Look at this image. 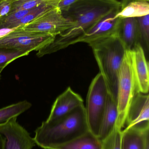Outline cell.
<instances>
[{
	"mask_svg": "<svg viewBox=\"0 0 149 149\" xmlns=\"http://www.w3.org/2000/svg\"><path fill=\"white\" fill-rule=\"evenodd\" d=\"M17 120L15 117L0 126L2 149H33L36 145L34 138Z\"/></svg>",
	"mask_w": 149,
	"mask_h": 149,
	"instance_id": "cell-8",
	"label": "cell"
},
{
	"mask_svg": "<svg viewBox=\"0 0 149 149\" xmlns=\"http://www.w3.org/2000/svg\"><path fill=\"white\" fill-rule=\"evenodd\" d=\"M120 10L113 11L99 21L84 35L76 39L73 44L79 42L89 44L97 40L119 36L121 18L115 17Z\"/></svg>",
	"mask_w": 149,
	"mask_h": 149,
	"instance_id": "cell-9",
	"label": "cell"
},
{
	"mask_svg": "<svg viewBox=\"0 0 149 149\" xmlns=\"http://www.w3.org/2000/svg\"><path fill=\"white\" fill-rule=\"evenodd\" d=\"M108 91L106 81L99 72L93 79L89 86L85 107L88 129L98 137Z\"/></svg>",
	"mask_w": 149,
	"mask_h": 149,
	"instance_id": "cell-5",
	"label": "cell"
},
{
	"mask_svg": "<svg viewBox=\"0 0 149 149\" xmlns=\"http://www.w3.org/2000/svg\"><path fill=\"white\" fill-rule=\"evenodd\" d=\"M5 66H0V80H1V74L3 70V69L5 68Z\"/></svg>",
	"mask_w": 149,
	"mask_h": 149,
	"instance_id": "cell-26",
	"label": "cell"
},
{
	"mask_svg": "<svg viewBox=\"0 0 149 149\" xmlns=\"http://www.w3.org/2000/svg\"><path fill=\"white\" fill-rule=\"evenodd\" d=\"M11 3L10 0H4L0 2V17L8 14L10 11Z\"/></svg>",
	"mask_w": 149,
	"mask_h": 149,
	"instance_id": "cell-25",
	"label": "cell"
},
{
	"mask_svg": "<svg viewBox=\"0 0 149 149\" xmlns=\"http://www.w3.org/2000/svg\"><path fill=\"white\" fill-rule=\"evenodd\" d=\"M149 124V95L136 92L129 107L125 128Z\"/></svg>",
	"mask_w": 149,
	"mask_h": 149,
	"instance_id": "cell-12",
	"label": "cell"
},
{
	"mask_svg": "<svg viewBox=\"0 0 149 149\" xmlns=\"http://www.w3.org/2000/svg\"><path fill=\"white\" fill-rule=\"evenodd\" d=\"M74 25V23L65 17L57 7L46 11L32 22L22 27L25 30L57 36Z\"/></svg>",
	"mask_w": 149,
	"mask_h": 149,
	"instance_id": "cell-7",
	"label": "cell"
},
{
	"mask_svg": "<svg viewBox=\"0 0 149 149\" xmlns=\"http://www.w3.org/2000/svg\"><path fill=\"white\" fill-rule=\"evenodd\" d=\"M149 140V124L125 128L122 130L121 149H144Z\"/></svg>",
	"mask_w": 149,
	"mask_h": 149,
	"instance_id": "cell-13",
	"label": "cell"
},
{
	"mask_svg": "<svg viewBox=\"0 0 149 149\" xmlns=\"http://www.w3.org/2000/svg\"><path fill=\"white\" fill-rule=\"evenodd\" d=\"M49 149H101V141L88 130L68 142Z\"/></svg>",
	"mask_w": 149,
	"mask_h": 149,
	"instance_id": "cell-17",
	"label": "cell"
},
{
	"mask_svg": "<svg viewBox=\"0 0 149 149\" xmlns=\"http://www.w3.org/2000/svg\"><path fill=\"white\" fill-rule=\"evenodd\" d=\"M79 0H61L58 4L57 7L62 13L68 11L72 5Z\"/></svg>",
	"mask_w": 149,
	"mask_h": 149,
	"instance_id": "cell-24",
	"label": "cell"
},
{
	"mask_svg": "<svg viewBox=\"0 0 149 149\" xmlns=\"http://www.w3.org/2000/svg\"><path fill=\"white\" fill-rule=\"evenodd\" d=\"M136 92L131 50H127L119 72L116 96L118 116L115 125L122 130L125 127L127 114Z\"/></svg>",
	"mask_w": 149,
	"mask_h": 149,
	"instance_id": "cell-4",
	"label": "cell"
},
{
	"mask_svg": "<svg viewBox=\"0 0 149 149\" xmlns=\"http://www.w3.org/2000/svg\"><path fill=\"white\" fill-rule=\"evenodd\" d=\"M119 36L127 50H131L141 43L138 21L136 17H128L121 20Z\"/></svg>",
	"mask_w": 149,
	"mask_h": 149,
	"instance_id": "cell-14",
	"label": "cell"
},
{
	"mask_svg": "<svg viewBox=\"0 0 149 149\" xmlns=\"http://www.w3.org/2000/svg\"><path fill=\"white\" fill-rule=\"evenodd\" d=\"M29 52L0 48V66H7L17 58L27 56Z\"/></svg>",
	"mask_w": 149,
	"mask_h": 149,
	"instance_id": "cell-22",
	"label": "cell"
},
{
	"mask_svg": "<svg viewBox=\"0 0 149 149\" xmlns=\"http://www.w3.org/2000/svg\"><path fill=\"white\" fill-rule=\"evenodd\" d=\"M83 104L84 100L80 95L68 87L55 100L50 115L45 121L47 123L55 121Z\"/></svg>",
	"mask_w": 149,
	"mask_h": 149,
	"instance_id": "cell-11",
	"label": "cell"
},
{
	"mask_svg": "<svg viewBox=\"0 0 149 149\" xmlns=\"http://www.w3.org/2000/svg\"><path fill=\"white\" fill-rule=\"evenodd\" d=\"M122 130L115 125L111 133L101 141V149H121Z\"/></svg>",
	"mask_w": 149,
	"mask_h": 149,
	"instance_id": "cell-20",
	"label": "cell"
},
{
	"mask_svg": "<svg viewBox=\"0 0 149 149\" xmlns=\"http://www.w3.org/2000/svg\"><path fill=\"white\" fill-rule=\"evenodd\" d=\"M120 8V2L117 0H79L68 11L62 13L74 23V26L56 36L50 44L38 51L37 56L42 57L72 45L76 39L99 21Z\"/></svg>",
	"mask_w": 149,
	"mask_h": 149,
	"instance_id": "cell-1",
	"label": "cell"
},
{
	"mask_svg": "<svg viewBox=\"0 0 149 149\" xmlns=\"http://www.w3.org/2000/svg\"><path fill=\"white\" fill-rule=\"evenodd\" d=\"M139 25L141 44L149 49V14L136 17Z\"/></svg>",
	"mask_w": 149,
	"mask_h": 149,
	"instance_id": "cell-23",
	"label": "cell"
},
{
	"mask_svg": "<svg viewBox=\"0 0 149 149\" xmlns=\"http://www.w3.org/2000/svg\"><path fill=\"white\" fill-rule=\"evenodd\" d=\"M4 1V0H0V2H1L2 1Z\"/></svg>",
	"mask_w": 149,
	"mask_h": 149,
	"instance_id": "cell-28",
	"label": "cell"
},
{
	"mask_svg": "<svg viewBox=\"0 0 149 149\" xmlns=\"http://www.w3.org/2000/svg\"><path fill=\"white\" fill-rule=\"evenodd\" d=\"M55 7H54L51 5L46 4H43L33 8L29 12L25 15L22 18H21L19 21L14 24L13 29H16L19 26H22L32 22L34 19L40 16L45 12Z\"/></svg>",
	"mask_w": 149,
	"mask_h": 149,
	"instance_id": "cell-21",
	"label": "cell"
},
{
	"mask_svg": "<svg viewBox=\"0 0 149 149\" xmlns=\"http://www.w3.org/2000/svg\"><path fill=\"white\" fill-rule=\"evenodd\" d=\"M10 12L21 10H29L43 4L57 7L61 0H10Z\"/></svg>",
	"mask_w": 149,
	"mask_h": 149,
	"instance_id": "cell-19",
	"label": "cell"
},
{
	"mask_svg": "<svg viewBox=\"0 0 149 149\" xmlns=\"http://www.w3.org/2000/svg\"><path fill=\"white\" fill-rule=\"evenodd\" d=\"M118 116L116 99L108 91L107 100L102 116L98 138L103 141L111 133L115 126Z\"/></svg>",
	"mask_w": 149,
	"mask_h": 149,
	"instance_id": "cell-15",
	"label": "cell"
},
{
	"mask_svg": "<svg viewBox=\"0 0 149 149\" xmlns=\"http://www.w3.org/2000/svg\"><path fill=\"white\" fill-rule=\"evenodd\" d=\"M31 106L30 102L24 100L0 109V126L7 123L12 118L17 117Z\"/></svg>",
	"mask_w": 149,
	"mask_h": 149,
	"instance_id": "cell-18",
	"label": "cell"
},
{
	"mask_svg": "<svg viewBox=\"0 0 149 149\" xmlns=\"http://www.w3.org/2000/svg\"><path fill=\"white\" fill-rule=\"evenodd\" d=\"M115 17L121 19L138 17L149 14V0H121Z\"/></svg>",
	"mask_w": 149,
	"mask_h": 149,
	"instance_id": "cell-16",
	"label": "cell"
},
{
	"mask_svg": "<svg viewBox=\"0 0 149 149\" xmlns=\"http://www.w3.org/2000/svg\"><path fill=\"white\" fill-rule=\"evenodd\" d=\"M89 130L84 104L62 118L42 122L33 137L36 145L44 149L68 142Z\"/></svg>",
	"mask_w": 149,
	"mask_h": 149,
	"instance_id": "cell-2",
	"label": "cell"
},
{
	"mask_svg": "<svg viewBox=\"0 0 149 149\" xmlns=\"http://www.w3.org/2000/svg\"><path fill=\"white\" fill-rule=\"evenodd\" d=\"M2 142L1 136L0 135V149H2Z\"/></svg>",
	"mask_w": 149,
	"mask_h": 149,
	"instance_id": "cell-27",
	"label": "cell"
},
{
	"mask_svg": "<svg viewBox=\"0 0 149 149\" xmlns=\"http://www.w3.org/2000/svg\"><path fill=\"white\" fill-rule=\"evenodd\" d=\"M56 36L25 30L19 26L0 37V48L30 53L52 42Z\"/></svg>",
	"mask_w": 149,
	"mask_h": 149,
	"instance_id": "cell-6",
	"label": "cell"
},
{
	"mask_svg": "<svg viewBox=\"0 0 149 149\" xmlns=\"http://www.w3.org/2000/svg\"><path fill=\"white\" fill-rule=\"evenodd\" d=\"M88 45L92 49L109 92L116 99L119 72L127 49L118 36L97 40Z\"/></svg>",
	"mask_w": 149,
	"mask_h": 149,
	"instance_id": "cell-3",
	"label": "cell"
},
{
	"mask_svg": "<svg viewBox=\"0 0 149 149\" xmlns=\"http://www.w3.org/2000/svg\"><path fill=\"white\" fill-rule=\"evenodd\" d=\"M130 50L137 92L148 93L149 90V63L145 56L144 48L139 43Z\"/></svg>",
	"mask_w": 149,
	"mask_h": 149,
	"instance_id": "cell-10",
	"label": "cell"
}]
</instances>
